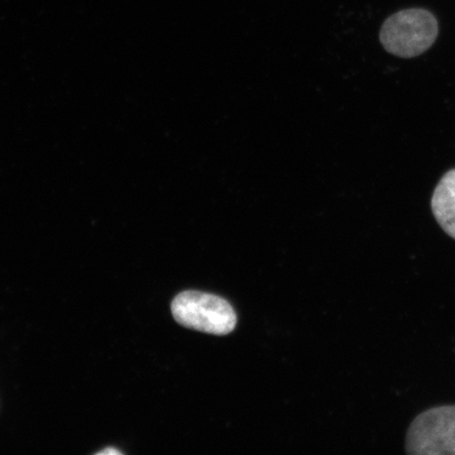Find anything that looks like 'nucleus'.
Here are the masks:
<instances>
[{
	"label": "nucleus",
	"instance_id": "obj_2",
	"mask_svg": "<svg viewBox=\"0 0 455 455\" xmlns=\"http://www.w3.org/2000/svg\"><path fill=\"white\" fill-rule=\"evenodd\" d=\"M180 325L213 335H227L235 329L237 317L233 307L218 295L185 291L171 304Z\"/></svg>",
	"mask_w": 455,
	"mask_h": 455
},
{
	"label": "nucleus",
	"instance_id": "obj_3",
	"mask_svg": "<svg viewBox=\"0 0 455 455\" xmlns=\"http://www.w3.org/2000/svg\"><path fill=\"white\" fill-rule=\"evenodd\" d=\"M411 455H455V406L428 409L413 419L406 437Z\"/></svg>",
	"mask_w": 455,
	"mask_h": 455
},
{
	"label": "nucleus",
	"instance_id": "obj_4",
	"mask_svg": "<svg viewBox=\"0 0 455 455\" xmlns=\"http://www.w3.org/2000/svg\"><path fill=\"white\" fill-rule=\"evenodd\" d=\"M431 208L442 229L455 240V169L448 171L437 184Z\"/></svg>",
	"mask_w": 455,
	"mask_h": 455
},
{
	"label": "nucleus",
	"instance_id": "obj_1",
	"mask_svg": "<svg viewBox=\"0 0 455 455\" xmlns=\"http://www.w3.org/2000/svg\"><path fill=\"white\" fill-rule=\"evenodd\" d=\"M437 34L439 25L434 15L423 9H409L386 20L379 39L387 52L411 59L430 49Z\"/></svg>",
	"mask_w": 455,
	"mask_h": 455
},
{
	"label": "nucleus",
	"instance_id": "obj_5",
	"mask_svg": "<svg viewBox=\"0 0 455 455\" xmlns=\"http://www.w3.org/2000/svg\"><path fill=\"white\" fill-rule=\"evenodd\" d=\"M121 454V451H116V449H109V448H107L106 451H100L99 454Z\"/></svg>",
	"mask_w": 455,
	"mask_h": 455
}]
</instances>
